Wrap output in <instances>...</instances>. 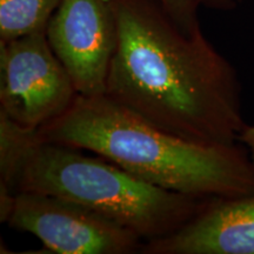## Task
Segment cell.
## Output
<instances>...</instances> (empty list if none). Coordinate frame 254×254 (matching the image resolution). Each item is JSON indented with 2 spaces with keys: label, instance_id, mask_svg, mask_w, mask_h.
Wrapping results in <instances>:
<instances>
[{
  "label": "cell",
  "instance_id": "7a4b0ae2",
  "mask_svg": "<svg viewBox=\"0 0 254 254\" xmlns=\"http://www.w3.org/2000/svg\"><path fill=\"white\" fill-rule=\"evenodd\" d=\"M36 132L44 140L92 152L173 192L198 198L254 193V164L240 142L187 140L152 125L105 94H78L65 113Z\"/></svg>",
  "mask_w": 254,
  "mask_h": 254
},
{
  "label": "cell",
  "instance_id": "277c9868",
  "mask_svg": "<svg viewBox=\"0 0 254 254\" xmlns=\"http://www.w3.org/2000/svg\"><path fill=\"white\" fill-rule=\"evenodd\" d=\"M78 92L45 32L0 43V113L37 131L67 111Z\"/></svg>",
  "mask_w": 254,
  "mask_h": 254
},
{
  "label": "cell",
  "instance_id": "5b68a950",
  "mask_svg": "<svg viewBox=\"0 0 254 254\" xmlns=\"http://www.w3.org/2000/svg\"><path fill=\"white\" fill-rule=\"evenodd\" d=\"M9 227L33 234L51 253H140L145 241L128 228L85 206L43 193L14 196Z\"/></svg>",
  "mask_w": 254,
  "mask_h": 254
},
{
  "label": "cell",
  "instance_id": "9c48e42d",
  "mask_svg": "<svg viewBox=\"0 0 254 254\" xmlns=\"http://www.w3.org/2000/svg\"><path fill=\"white\" fill-rule=\"evenodd\" d=\"M164 8L182 31L192 34L201 28L198 13L200 8L232 11L243 0H160Z\"/></svg>",
  "mask_w": 254,
  "mask_h": 254
},
{
  "label": "cell",
  "instance_id": "8992f818",
  "mask_svg": "<svg viewBox=\"0 0 254 254\" xmlns=\"http://www.w3.org/2000/svg\"><path fill=\"white\" fill-rule=\"evenodd\" d=\"M46 37L78 93L104 95L118 43L112 0H62Z\"/></svg>",
  "mask_w": 254,
  "mask_h": 254
},
{
  "label": "cell",
  "instance_id": "ba28073f",
  "mask_svg": "<svg viewBox=\"0 0 254 254\" xmlns=\"http://www.w3.org/2000/svg\"><path fill=\"white\" fill-rule=\"evenodd\" d=\"M62 0H0V43L45 32Z\"/></svg>",
  "mask_w": 254,
  "mask_h": 254
},
{
  "label": "cell",
  "instance_id": "6da1fadb",
  "mask_svg": "<svg viewBox=\"0 0 254 254\" xmlns=\"http://www.w3.org/2000/svg\"><path fill=\"white\" fill-rule=\"evenodd\" d=\"M118 43L105 95L187 140L232 145L247 124L232 64L202 30L186 34L160 0H112Z\"/></svg>",
  "mask_w": 254,
  "mask_h": 254
},
{
  "label": "cell",
  "instance_id": "30bf717a",
  "mask_svg": "<svg viewBox=\"0 0 254 254\" xmlns=\"http://www.w3.org/2000/svg\"><path fill=\"white\" fill-rule=\"evenodd\" d=\"M239 142L249 151L251 160L254 164V125H247L239 136Z\"/></svg>",
  "mask_w": 254,
  "mask_h": 254
},
{
  "label": "cell",
  "instance_id": "3957f363",
  "mask_svg": "<svg viewBox=\"0 0 254 254\" xmlns=\"http://www.w3.org/2000/svg\"><path fill=\"white\" fill-rule=\"evenodd\" d=\"M80 151L44 140L0 113V185L14 194L69 200L133 231L145 243L177 232L212 199L154 186L100 155Z\"/></svg>",
  "mask_w": 254,
  "mask_h": 254
},
{
  "label": "cell",
  "instance_id": "52a82bcc",
  "mask_svg": "<svg viewBox=\"0 0 254 254\" xmlns=\"http://www.w3.org/2000/svg\"><path fill=\"white\" fill-rule=\"evenodd\" d=\"M142 254H254V193L212 198L170 236L147 241Z\"/></svg>",
  "mask_w": 254,
  "mask_h": 254
}]
</instances>
